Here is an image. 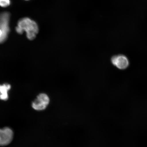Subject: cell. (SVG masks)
I'll return each mask as SVG.
<instances>
[{
    "instance_id": "3",
    "label": "cell",
    "mask_w": 147,
    "mask_h": 147,
    "mask_svg": "<svg viewBox=\"0 0 147 147\" xmlns=\"http://www.w3.org/2000/svg\"><path fill=\"white\" fill-rule=\"evenodd\" d=\"M13 138L12 130L8 127L0 129V146H7L12 142Z\"/></svg>"
},
{
    "instance_id": "5",
    "label": "cell",
    "mask_w": 147,
    "mask_h": 147,
    "mask_svg": "<svg viewBox=\"0 0 147 147\" xmlns=\"http://www.w3.org/2000/svg\"><path fill=\"white\" fill-rule=\"evenodd\" d=\"M11 86L8 84H0V100L6 101L9 98L8 91L11 89Z\"/></svg>"
},
{
    "instance_id": "2",
    "label": "cell",
    "mask_w": 147,
    "mask_h": 147,
    "mask_svg": "<svg viewBox=\"0 0 147 147\" xmlns=\"http://www.w3.org/2000/svg\"><path fill=\"white\" fill-rule=\"evenodd\" d=\"M50 102V99L48 95L45 93H40L32 102V107L36 111H43L47 109Z\"/></svg>"
},
{
    "instance_id": "6",
    "label": "cell",
    "mask_w": 147,
    "mask_h": 147,
    "mask_svg": "<svg viewBox=\"0 0 147 147\" xmlns=\"http://www.w3.org/2000/svg\"><path fill=\"white\" fill-rule=\"evenodd\" d=\"M10 3V0H0V6L3 8L8 7Z\"/></svg>"
},
{
    "instance_id": "4",
    "label": "cell",
    "mask_w": 147,
    "mask_h": 147,
    "mask_svg": "<svg viewBox=\"0 0 147 147\" xmlns=\"http://www.w3.org/2000/svg\"><path fill=\"white\" fill-rule=\"evenodd\" d=\"M111 61L114 65L120 69H126L129 65L128 58L124 55H119L114 56L112 57Z\"/></svg>"
},
{
    "instance_id": "7",
    "label": "cell",
    "mask_w": 147,
    "mask_h": 147,
    "mask_svg": "<svg viewBox=\"0 0 147 147\" xmlns=\"http://www.w3.org/2000/svg\"><path fill=\"white\" fill-rule=\"evenodd\" d=\"M25 1H29V0H25Z\"/></svg>"
},
{
    "instance_id": "1",
    "label": "cell",
    "mask_w": 147,
    "mask_h": 147,
    "mask_svg": "<svg viewBox=\"0 0 147 147\" xmlns=\"http://www.w3.org/2000/svg\"><path fill=\"white\" fill-rule=\"evenodd\" d=\"M16 30L18 34L26 32L27 37L30 40H34L38 34L39 29L35 21L28 18H24L18 21Z\"/></svg>"
}]
</instances>
